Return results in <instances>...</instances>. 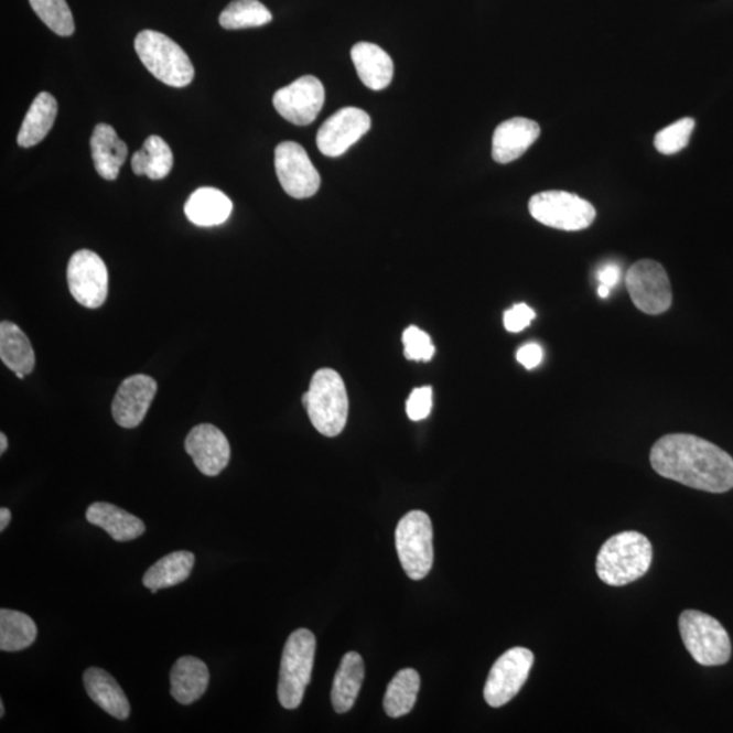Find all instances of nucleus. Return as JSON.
<instances>
[{"label":"nucleus","mask_w":733,"mask_h":733,"mask_svg":"<svg viewBox=\"0 0 733 733\" xmlns=\"http://www.w3.org/2000/svg\"><path fill=\"white\" fill-rule=\"evenodd\" d=\"M650 465L661 477L698 491L724 494L733 488V459L718 445L688 433L658 440Z\"/></svg>","instance_id":"obj_1"},{"label":"nucleus","mask_w":733,"mask_h":733,"mask_svg":"<svg viewBox=\"0 0 733 733\" xmlns=\"http://www.w3.org/2000/svg\"><path fill=\"white\" fill-rule=\"evenodd\" d=\"M653 559V545L647 537L637 531L619 532L603 543L596 559V573L603 583L626 585L643 578Z\"/></svg>","instance_id":"obj_2"},{"label":"nucleus","mask_w":733,"mask_h":733,"mask_svg":"<svg viewBox=\"0 0 733 733\" xmlns=\"http://www.w3.org/2000/svg\"><path fill=\"white\" fill-rule=\"evenodd\" d=\"M309 419L321 435L338 436L347 425L349 401L344 380L332 368L314 374L309 391L303 396Z\"/></svg>","instance_id":"obj_3"},{"label":"nucleus","mask_w":733,"mask_h":733,"mask_svg":"<svg viewBox=\"0 0 733 733\" xmlns=\"http://www.w3.org/2000/svg\"><path fill=\"white\" fill-rule=\"evenodd\" d=\"M134 50L144 67L165 85L185 87L195 78V68L190 56L163 33L140 32L134 39Z\"/></svg>","instance_id":"obj_4"},{"label":"nucleus","mask_w":733,"mask_h":733,"mask_svg":"<svg viewBox=\"0 0 733 733\" xmlns=\"http://www.w3.org/2000/svg\"><path fill=\"white\" fill-rule=\"evenodd\" d=\"M316 642L308 629H298L287 640L281 656L278 696L281 707H301L312 679Z\"/></svg>","instance_id":"obj_5"},{"label":"nucleus","mask_w":733,"mask_h":733,"mask_svg":"<svg viewBox=\"0 0 733 733\" xmlns=\"http://www.w3.org/2000/svg\"><path fill=\"white\" fill-rule=\"evenodd\" d=\"M680 636L698 665L723 666L731 658L729 633L718 619L697 610H686L679 618Z\"/></svg>","instance_id":"obj_6"},{"label":"nucleus","mask_w":733,"mask_h":733,"mask_svg":"<svg viewBox=\"0 0 733 733\" xmlns=\"http://www.w3.org/2000/svg\"><path fill=\"white\" fill-rule=\"evenodd\" d=\"M529 209L533 219L562 231L584 230L596 218L594 205L565 191L537 193L530 198Z\"/></svg>","instance_id":"obj_7"},{"label":"nucleus","mask_w":733,"mask_h":733,"mask_svg":"<svg viewBox=\"0 0 733 733\" xmlns=\"http://www.w3.org/2000/svg\"><path fill=\"white\" fill-rule=\"evenodd\" d=\"M433 531L430 516L412 511L403 516L396 530V548L409 579L422 580L433 565Z\"/></svg>","instance_id":"obj_8"},{"label":"nucleus","mask_w":733,"mask_h":733,"mask_svg":"<svg viewBox=\"0 0 733 733\" xmlns=\"http://www.w3.org/2000/svg\"><path fill=\"white\" fill-rule=\"evenodd\" d=\"M626 287L635 306L645 314L659 315L671 308L670 279L658 261L640 260L633 263L626 274Z\"/></svg>","instance_id":"obj_9"},{"label":"nucleus","mask_w":733,"mask_h":733,"mask_svg":"<svg viewBox=\"0 0 733 733\" xmlns=\"http://www.w3.org/2000/svg\"><path fill=\"white\" fill-rule=\"evenodd\" d=\"M533 665L527 648H513L503 654L492 667L484 689L485 701L492 708L506 705L524 688Z\"/></svg>","instance_id":"obj_10"},{"label":"nucleus","mask_w":733,"mask_h":733,"mask_svg":"<svg viewBox=\"0 0 733 733\" xmlns=\"http://www.w3.org/2000/svg\"><path fill=\"white\" fill-rule=\"evenodd\" d=\"M68 289L75 301L87 309L101 308L108 298V269L91 250H79L69 258Z\"/></svg>","instance_id":"obj_11"},{"label":"nucleus","mask_w":733,"mask_h":733,"mask_svg":"<svg viewBox=\"0 0 733 733\" xmlns=\"http://www.w3.org/2000/svg\"><path fill=\"white\" fill-rule=\"evenodd\" d=\"M274 168L287 195L309 198L319 192L321 175L301 144L284 142L276 147Z\"/></svg>","instance_id":"obj_12"},{"label":"nucleus","mask_w":733,"mask_h":733,"mask_svg":"<svg viewBox=\"0 0 733 733\" xmlns=\"http://www.w3.org/2000/svg\"><path fill=\"white\" fill-rule=\"evenodd\" d=\"M325 89L313 75L302 76L274 93L273 107L287 121L295 126H309L324 108Z\"/></svg>","instance_id":"obj_13"},{"label":"nucleus","mask_w":733,"mask_h":733,"mask_svg":"<svg viewBox=\"0 0 733 733\" xmlns=\"http://www.w3.org/2000/svg\"><path fill=\"white\" fill-rule=\"evenodd\" d=\"M369 128L371 119L365 110L354 107L339 109L320 128L316 145L322 154L337 158L365 137Z\"/></svg>","instance_id":"obj_14"},{"label":"nucleus","mask_w":733,"mask_h":733,"mask_svg":"<svg viewBox=\"0 0 733 733\" xmlns=\"http://www.w3.org/2000/svg\"><path fill=\"white\" fill-rule=\"evenodd\" d=\"M185 450L204 476H218L230 462V443L213 424H201L187 433Z\"/></svg>","instance_id":"obj_15"},{"label":"nucleus","mask_w":733,"mask_h":733,"mask_svg":"<svg viewBox=\"0 0 733 733\" xmlns=\"http://www.w3.org/2000/svg\"><path fill=\"white\" fill-rule=\"evenodd\" d=\"M158 385L149 375H132L122 382L111 403V414L122 428L142 424L157 395Z\"/></svg>","instance_id":"obj_16"},{"label":"nucleus","mask_w":733,"mask_h":733,"mask_svg":"<svg viewBox=\"0 0 733 733\" xmlns=\"http://www.w3.org/2000/svg\"><path fill=\"white\" fill-rule=\"evenodd\" d=\"M541 134L538 122L515 117V119L502 122L494 133L492 142V157L497 163L514 162L519 160Z\"/></svg>","instance_id":"obj_17"},{"label":"nucleus","mask_w":733,"mask_h":733,"mask_svg":"<svg viewBox=\"0 0 733 733\" xmlns=\"http://www.w3.org/2000/svg\"><path fill=\"white\" fill-rule=\"evenodd\" d=\"M90 145L97 173L108 181H115L119 177L120 169L127 161L128 149L115 128L108 125H98L94 128Z\"/></svg>","instance_id":"obj_18"},{"label":"nucleus","mask_w":733,"mask_h":733,"mask_svg":"<svg viewBox=\"0 0 733 733\" xmlns=\"http://www.w3.org/2000/svg\"><path fill=\"white\" fill-rule=\"evenodd\" d=\"M357 75L368 89L379 91L390 85L395 64L382 48L371 43H359L351 51Z\"/></svg>","instance_id":"obj_19"},{"label":"nucleus","mask_w":733,"mask_h":733,"mask_svg":"<svg viewBox=\"0 0 733 733\" xmlns=\"http://www.w3.org/2000/svg\"><path fill=\"white\" fill-rule=\"evenodd\" d=\"M87 694L93 702L117 720H127L131 713L128 698L117 680L101 668H89L84 676Z\"/></svg>","instance_id":"obj_20"},{"label":"nucleus","mask_w":733,"mask_h":733,"mask_svg":"<svg viewBox=\"0 0 733 733\" xmlns=\"http://www.w3.org/2000/svg\"><path fill=\"white\" fill-rule=\"evenodd\" d=\"M209 683L208 667L201 659L184 656L175 662L170 673L172 696L175 701L190 705L201 700Z\"/></svg>","instance_id":"obj_21"},{"label":"nucleus","mask_w":733,"mask_h":733,"mask_svg":"<svg viewBox=\"0 0 733 733\" xmlns=\"http://www.w3.org/2000/svg\"><path fill=\"white\" fill-rule=\"evenodd\" d=\"M86 519L89 524L101 527L117 542L132 541L145 531L143 521L137 516L109 503H93L87 508Z\"/></svg>","instance_id":"obj_22"},{"label":"nucleus","mask_w":733,"mask_h":733,"mask_svg":"<svg viewBox=\"0 0 733 733\" xmlns=\"http://www.w3.org/2000/svg\"><path fill=\"white\" fill-rule=\"evenodd\" d=\"M185 215L193 225L214 227L223 225L233 213V202L215 187H201L185 204Z\"/></svg>","instance_id":"obj_23"},{"label":"nucleus","mask_w":733,"mask_h":733,"mask_svg":"<svg viewBox=\"0 0 733 733\" xmlns=\"http://www.w3.org/2000/svg\"><path fill=\"white\" fill-rule=\"evenodd\" d=\"M365 680V661L357 653L344 656L333 680L332 705L337 713H347L354 708Z\"/></svg>","instance_id":"obj_24"},{"label":"nucleus","mask_w":733,"mask_h":733,"mask_svg":"<svg viewBox=\"0 0 733 733\" xmlns=\"http://www.w3.org/2000/svg\"><path fill=\"white\" fill-rule=\"evenodd\" d=\"M0 359L15 375H29L36 366V355L31 342L13 322L3 321L0 324Z\"/></svg>","instance_id":"obj_25"},{"label":"nucleus","mask_w":733,"mask_h":733,"mask_svg":"<svg viewBox=\"0 0 733 733\" xmlns=\"http://www.w3.org/2000/svg\"><path fill=\"white\" fill-rule=\"evenodd\" d=\"M57 103L52 94L43 91L34 98L31 109L23 120L17 142L23 149L36 145L50 133L55 125Z\"/></svg>","instance_id":"obj_26"},{"label":"nucleus","mask_w":733,"mask_h":733,"mask_svg":"<svg viewBox=\"0 0 733 733\" xmlns=\"http://www.w3.org/2000/svg\"><path fill=\"white\" fill-rule=\"evenodd\" d=\"M195 565V554L191 551H174L155 562L143 576V584L152 594L185 582Z\"/></svg>","instance_id":"obj_27"},{"label":"nucleus","mask_w":733,"mask_h":733,"mask_svg":"<svg viewBox=\"0 0 733 733\" xmlns=\"http://www.w3.org/2000/svg\"><path fill=\"white\" fill-rule=\"evenodd\" d=\"M133 173L150 180L168 177L173 168V152L161 137L147 138L142 150L134 152L131 161Z\"/></svg>","instance_id":"obj_28"},{"label":"nucleus","mask_w":733,"mask_h":733,"mask_svg":"<svg viewBox=\"0 0 733 733\" xmlns=\"http://www.w3.org/2000/svg\"><path fill=\"white\" fill-rule=\"evenodd\" d=\"M420 690V676L413 668H405L391 679L386 690L384 708L389 718L398 719L412 712Z\"/></svg>","instance_id":"obj_29"},{"label":"nucleus","mask_w":733,"mask_h":733,"mask_svg":"<svg viewBox=\"0 0 733 733\" xmlns=\"http://www.w3.org/2000/svg\"><path fill=\"white\" fill-rule=\"evenodd\" d=\"M37 626L29 615L14 610H0V649L19 653L36 642Z\"/></svg>","instance_id":"obj_30"},{"label":"nucleus","mask_w":733,"mask_h":733,"mask_svg":"<svg viewBox=\"0 0 733 733\" xmlns=\"http://www.w3.org/2000/svg\"><path fill=\"white\" fill-rule=\"evenodd\" d=\"M271 21V11L258 0H234L219 17L220 25L227 31L258 28Z\"/></svg>","instance_id":"obj_31"},{"label":"nucleus","mask_w":733,"mask_h":733,"mask_svg":"<svg viewBox=\"0 0 733 733\" xmlns=\"http://www.w3.org/2000/svg\"><path fill=\"white\" fill-rule=\"evenodd\" d=\"M34 13L58 36L68 37L75 32L72 10L66 0H29Z\"/></svg>","instance_id":"obj_32"},{"label":"nucleus","mask_w":733,"mask_h":733,"mask_svg":"<svg viewBox=\"0 0 733 733\" xmlns=\"http://www.w3.org/2000/svg\"><path fill=\"white\" fill-rule=\"evenodd\" d=\"M694 128L696 121L691 117H685V119L672 122V125L656 133L654 140L656 150L665 155L677 154L689 144Z\"/></svg>","instance_id":"obj_33"},{"label":"nucleus","mask_w":733,"mask_h":733,"mask_svg":"<svg viewBox=\"0 0 733 733\" xmlns=\"http://www.w3.org/2000/svg\"><path fill=\"white\" fill-rule=\"evenodd\" d=\"M405 357L413 362H430L435 354L432 339L419 327L410 326L402 336Z\"/></svg>","instance_id":"obj_34"},{"label":"nucleus","mask_w":733,"mask_h":733,"mask_svg":"<svg viewBox=\"0 0 733 733\" xmlns=\"http://www.w3.org/2000/svg\"><path fill=\"white\" fill-rule=\"evenodd\" d=\"M432 387L414 389L407 401V414L410 420L421 421L428 418L432 409Z\"/></svg>","instance_id":"obj_35"},{"label":"nucleus","mask_w":733,"mask_h":733,"mask_svg":"<svg viewBox=\"0 0 733 733\" xmlns=\"http://www.w3.org/2000/svg\"><path fill=\"white\" fill-rule=\"evenodd\" d=\"M536 319V312L526 303L515 304L504 314V326L511 333L524 332L527 326Z\"/></svg>","instance_id":"obj_36"},{"label":"nucleus","mask_w":733,"mask_h":733,"mask_svg":"<svg viewBox=\"0 0 733 733\" xmlns=\"http://www.w3.org/2000/svg\"><path fill=\"white\" fill-rule=\"evenodd\" d=\"M516 359L527 369H532L541 365L543 360V349L537 343L524 345L516 354Z\"/></svg>","instance_id":"obj_37"},{"label":"nucleus","mask_w":733,"mask_h":733,"mask_svg":"<svg viewBox=\"0 0 733 733\" xmlns=\"http://www.w3.org/2000/svg\"><path fill=\"white\" fill-rule=\"evenodd\" d=\"M621 269L615 263H606L600 271H597V280L600 284L608 287L610 290L614 289L619 283Z\"/></svg>","instance_id":"obj_38"},{"label":"nucleus","mask_w":733,"mask_h":733,"mask_svg":"<svg viewBox=\"0 0 733 733\" xmlns=\"http://www.w3.org/2000/svg\"><path fill=\"white\" fill-rule=\"evenodd\" d=\"M11 520V513L8 508L0 509V531H4Z\"/></svg>","instance_id":"obj_39"},{"label":"nucleus","mask_w":733,"mask_h":733,"mask_svg":"<svg viewBox=\"0 0 733 733\" xmlns=\"http://www.w3.org/2000/svg\"><path fill=\"white\" fill-rule=\"evenodd\" d=\"M9 448V442L8 438H6L4 433H0V454H4V451L8 450Z\"/></svg>","instance_id":"obj_40"},{"label":"nucleus","mask_w":733,"mask_h":733,"mask_svg":"<svg viewBox=\"0 0 733 733\" xmlns=\"http://www.w3.org/2000/svg\"><path fill=\"white\" fill-rule=\"evenodd\" d=\"M610 290L608 287L600 284L597 287V295H600L602 299H607L610 297Z\"/></svg>","instance_id":"obj_41"},{"label":"nucleus","mask_w":733,"mask_h":733,"mask_svg":"<svg viewBox=\"0 0 733 733\" xmlns=\"http://www.w3.org/2000/svg\"><path fill=\"white\" fill-rule=\"evenodd\" d=\"M4 715V703L3 701H0V718H3Z\"/></svg>","instance_id":"obj_42"}]
</instances>
